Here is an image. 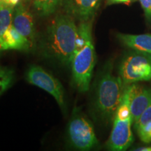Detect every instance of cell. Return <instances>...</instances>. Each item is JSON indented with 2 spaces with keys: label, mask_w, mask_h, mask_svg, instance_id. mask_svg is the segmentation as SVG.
I'll return each mask as SVG.
<instances>
[{
  "label": "cell",
  "mask_w": 151,
  "mask_h": 151,
  "mask_svg": "<svg viewBox=\"0 0 151 151\" xmlns=\"http://www.w3.org/2000/svg\"><path fill=\"white\" fill-rule=\"evenodd\" d=\"M78 26L74 18L66 14L54 19L47 29L42 48L48 57L65 65H71L77 46Z\"/></svg>",
  "instance_id": "6da1fadb"
},
{
  "label": "cell",
  "mask_w": 151,
  "mask_h": 151,
  "mask_svg": "<svg viewBox=\"0 0 151 151\" xmlns=\"http://www.w3.org/2000/svg\"><path fill=\"white\" fill-rule=\"evenodd\" d=\"M92 20L81 22L78 26L77 46L71 63L73 82L81 92L89 90L95 66L96 52L92 40Z\"/></svg>",
  "instance_id": "7a4b0ae2"
},
{
  "label": "cell",
  "mask_w": 151,
  "mask_h": 151,
  "mask_svg": "<svg viewBox=\"0 0 151 151\" xmlns=\"http://www.w3.org/2000/svg\"><path fill=\"white\" fill-rule=\"evenodd\" d=\"M113 64H106L98 80L94 106L99 116L111 120L121 102L125 86L121 78L113 75Z\"/></svg>",
  "instance_id": "3957f363"
},
{
  "label": "cell",
  "mask_w": 151,
  "mask_h": 151,
  "mask_svg": "<svg viewBox=\"0 0 151 151\" xmlns=\"http://www.w3.org/2000/svg\"><path fill=\"white\" fill-rule=\"evenodd\" d=\"M132 122L128 89L126 86L121 102L115 113L113 128L106 142L109 150L122 151L129 148L134 141L131 128Z\"/></svg>",
  "instance_id": "277c9868"
},
{
  "label": "cell",
  "mask_w": 151,
  "mask_h": 151,
  "mask_svg": "<svg viewBox=\"0 0 151 151\" xmlns=\"http://www.w3.org/2000/svg\"><path fill=\"white\" fill-rule=\"evenodd\" d=\"M67 132L68 141L76 150H91L99 143L92 123L76 106L73 109Z\"/></svg>",
  "instance_id": "5b68a950"
},
{
  "label": "cell",
  "mask_w": 151,
  "mask_h": 151,
  "mask_svg": "<svg viewBox=\"0 0 151 151\" xmlns=\"http://www.w3.org/2000/svg\"><path fill=\"white\" fill-rule=\"evenodd\" d=\"M124 86L139 81H151V54L134 50L126 55L119 69Z\"/></svg>",
  "instance_id": "8992f818"
},
{
  "label": "cell",
  "mask_w": 151,
  "mask_h": 151,
  "mask_svg": "<svg viewBox=\"0 0 151 151\" xmlns=\"http://www.w3.org/2000/svg\"><path fill=\"white\" fill-rule=\"evenodd\" d=\"M13 7L0 9V52L10 50L29 51L33 47L13 25Z\"/></svg>",
  "instance_id": "52a82bcc"
},
{
  "label": "cell",
  "mask_w": 151,
  "mask_h": 151,
  "mask_svg": "<svg viewBox=\"0 0 151 151\" xmlns=\"http://www.w3.org/2000/svg\"><path fill=\"white\" fill-rule=\"evenodd\" d=\"M25 78L28 83L39 87L51 94L62 110L67 111L65 101V90L58 79L38 65H31L28 68Z\"/></svg>",
  "instance_id": "ba28073f"
},
{
  "label": "cell",
  "mask_w": 151,
  "mask_h": 151,
  "mask_svg": "<svg viewBox=\"0 0 151 151\" xmlns=\"http://www.w3.org/2000/svg\"><path fill=\"white\" fill-rule=\"evenodd\" d=\"M12 24L16 29L34 47L36 43L35 26L32 14L22 1L14 8Z\"/></svg>",
  "instance_id": "9c48e42d"
},
{
  "label": "cell",
  "mask_w": 151,
  "mask_h": 151,
  "mask_svg": "<svg viewBox=\"0 0 151 151\" xmlns=\"http://www.w3.org/2000/svg\"><path fill=\"white\" fill-rule=\"evenodd\" d=\"M101 0H64L66 14L80 22L92 20Z\"/></svg>",
  "instance_id": "30bf717a"
},
{
  "label": "cell",
  "mask_w": 151,
  "mask_h": 151,
  "mask_svg": "<svg viewBox=\"0 0 151 151\" xmlns=\"http://www.w3.org/2000/svg\"><path fill=\"white\" fill-rule=\"evenodd\" d=\"M132 121H137L143 111L151 104V89L132 83L127 86Z\"/></svg>",
  "instance_id": "8fae6325"
},
{
  "label": "cell",
  "mask_w": 151,
  "mask_h": 151,
  "mask_svg": "<svg viewBox=\"0 0 151 151\" xmlns=\"http://www.w3.org/2000/svg\"><path fill=\"white\" fill-rule=\"evenodd\" d=\"M117 38L120 42L137 51L151 54V35H129L118 33Z\"/></svg>",
  "instance_id": "7c38bea8"
},
{
  "label": "cell",
  "mask_w": 151,
  "mask_h": 151,
  "mask_svg": "<svg viewBox=\"0 0 151 151\" xmlns=\"http://www.w3.org/2000/svg\"><path fill=\"white\" fill-rule=\"evenodd\" d=\"M64 0H34L35 10L41 16H48L53 14Z\"/></svg>",
  "instance_id": "4fadbf2b"
},
{
  "label": "cell",
  "mask_w": 151,
  "mask_h": 151,
  "mask_svg": "<svg viewBox=\"0 0 151 151\" xmlns=\"http://www.w3.org/2000/svg\"><path fill=\"white\" fill-rule=\"evenodd\" d=\"M15 79V71L8 67H0V95L12 86Z\"/></svg>",
  "instance_id": "5bb4252c"
},
{
  "label": "cell",
  "mask_w": 151,
  "mask_h": 151,
  "mask_svg": "<svg viewBox=\"0 0 151 151\" xmlns=\"http://www.w3.org/2000/svg\"><path fill=\"white\" fill-rule=\"evenodd\" d=\"M137 134L143 143H151V121L137 128Z\"/></svg>",
  "instance_id": "9a60e30c"
},
{
  "label": "cell",
  "mask_w": 151,
  "mask_h": 151,
  "mask_svg": "<svg viewBox=\"0 0 151 151\" xmlns=\"http://www.w3.org/2000/svg\"><path fill=\"white\" fill-rule=\"evenodd\" d=\"M151 121V104L148 106V108L143 111L141 116L139 117L137 121L134 122V127L137 129V128L141 127L143 124L148 123Z\"/></svg>",
  "instance_id": "2e32d148"
},
{
  "label": "cell",
  "mask_w": 151,
  "mask_h": 151,
  "mask_svg": "<svg viewBox=\"0 0 151 151\" xmlns=\"http://www.w3.org/2000/svg\"><path fill=\"white\" fill-rule=\"evenodd\" d=\"M147 20L151 22V0H139Z\"/></svg>",
  "instance_id": "e0dca14e"
},
{
  "label": "cell",
  "mask_w": 151,
  "mask_h": 151,
  "mask_svg": "<svg viewBox=\"0 0 151 151\" xmlns=\"http://www.w3.org/2000/svg\"><path fill=\"white\" fill-rule=\"evenodd\" d=\"M21 0H0V9L6 8V7H13L20 3Z\"/></svg>",
  "instance_id": "ac0fdd59"
},
{
  "label": "cell",
  "mask_w": 151,
  "mask_h": 151,
  "mask_svg": "<svg viewBox=\"0 0 151 151\" xmlns=\"http://www.w3.org/2000/svg\"><path fill=\"white\" fill-rule=\"evenodd\" d=\"M137 1V0H107L109 4H128L134 2V1Z\"/></svg>",
  "instance_id": "d6986e66"
},
{
  "label": "cell",
  "mask_w": 151,
  "mask_h": 151,
  "mask_svg": "<svg viewBox=\"0 0 151 151\" xmlns=\"http://www.w3.org/2000/svg\"><path fill=\"white\" fill-rule=\"evenodd\" d=\"M134 150L137 151H151V146H144V147H139L137 149H134Z\"/></svg>",
  "instance_id": "ffe728a7"
},
{
  "label": "cell",
  "mask_w": 151,
  "mask_h": 151,
  "mask_svg": "<svg viewBox=\"0 0 151 151\" xmlns=\"http://www.w3.org/2000/svg\"><path fill=\"white\" fill-rule=\"evenodd\" d=\"M29 1H34V0H29Z\"/></svg>",
  "instance_id": "44dd1931"
}]
</instances>
